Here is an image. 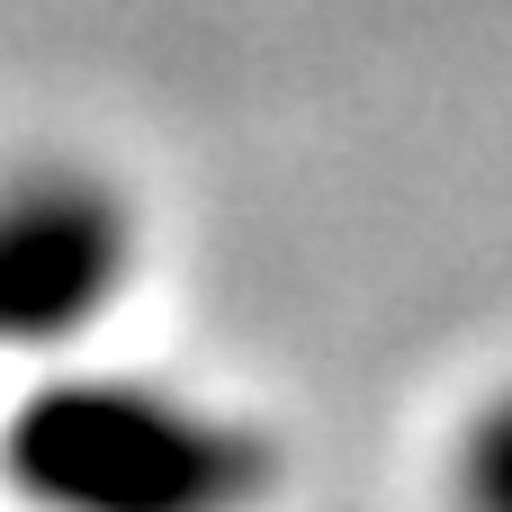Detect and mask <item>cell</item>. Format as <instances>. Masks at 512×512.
<instances>
[{
	"mask_svg": "<svg viewBox=\"0 0 512 512\" xmlns=\"http://www.w3.org/2000/svg\"><path fill=\"white\" fill-rule=\"evenodd\" d=\"M459 495H468V512H512V405L477 423V441L459 459Z\"/></svg>",
	"mask_w": 512,
	"mask_h": 512,
	"instance_id": "obj_3",
	"label": "cell"
},
{
	"mask_svg": "<svg viewBox=\"0 0 512 512\" xmlns=\"http://www.w3.org/2000/svg\"><path fill=\"white\" fill-rule=\"evenodd\" d=\"M126 279V216L99 180H27L9 207V261H0V297H9V333L18 342H63L81 333L108 288Z\"/></svg>",
	"mask_w": 512,
	"mask_h": 512,
	"instance_id": "obj_2",
	"label": "cell"
},
{
	"mask_svg": "<svg viewBox=\"0 0 512 512\" xmlns=\"http://www.w3.org/2000/svg\"><path fill=\"white\" fill-rule=\"evenodd\" d=\"M18 486L45 512H252L279 450L153 387H45L18 414Z\"/></svg>",
	"mask_w": 512,
	"mask_h": 512,
	"instance_id": "obj_1",
	"label": "cell"
}]
</instances>
